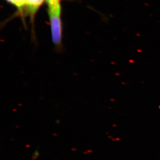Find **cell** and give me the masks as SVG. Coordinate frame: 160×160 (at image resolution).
Here are the masks:
<instances>
[{
  "instance_id": "6da1fadb",
  "label": "cell",
  "mask_w": 160,
  "mask_h": 160,
  "mask_svg": "<svg viewBox=\"0 0 160 160\" xmlns=\"http://www.w3.org/2000/svg\"><path fill=\"white\" fill-rule=\"evenodd\" d=\"M48 5L52 42L55 51L58 53H62L63 51L64 47L60 0L48 3Z\"/></svg>"
}]
</instances>
